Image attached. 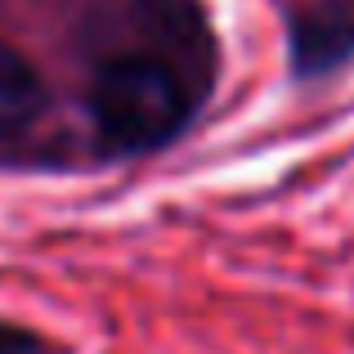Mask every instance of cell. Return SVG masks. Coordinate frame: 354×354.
Masks as SVG:
<instances>
[{"label": "cell", "instance_id": "cell-1", "mask_svg": "<svg viewBox=\"0 0 354 354\" xmlns=\"http://www.w3.org/2000/svg\"><path fill=\"white\" fill-rule=\"evenodd\" d=\"M189 90L171 63L153 54H117L95 72L90 113L121 148H157L189 121Z\"/></svg>", "mask_w": 354, "mask_h": 354}, {"label": "cell", "instance_id": "cell-2", "mask_svg": "<svg viewBox=\"0 0 354 354\" xmlns=\"http://www.w3.org/2000/svg\"><path fill=\"white\" fill-rule=\"evenodd\" d=\"M45 104H50V90H45L36 63L9 41H0V135L32 126L45 113Z\"/></svg>", "mask_w": 354, "mask_h": 354}, {"label": "cell", "instance_id": "cell-3", "mask_svg": "<svg viewBox=\"0 0 354 354\" xmlns=\"http://www.w3.org/2000/svg\"><path fill=\"white\" fill-rule=\"evenodd\" d=\"M350 50H354V23L337 14L305 18L292 32V54L301 68H332V63L350 59Z\"/></svg>", "mask_w": 354, "mask_h": 354}, {"label": "cell", "instance_id": "cell-4", "mask_svg": "<svg viewBox=\"0 0 354 354\" xmlns=\"http://www.w3.org/2000/svg\"><path fill=\"white\" fill-rule=\"evenodd\" d=\"M0 354H59V346H50L45 337L0 319Z\"/></svg>", "mask_w": 354, "mask_h": 354}]
</instances>
